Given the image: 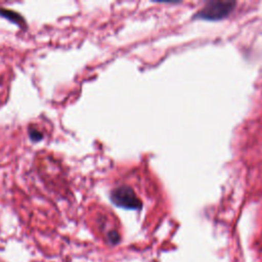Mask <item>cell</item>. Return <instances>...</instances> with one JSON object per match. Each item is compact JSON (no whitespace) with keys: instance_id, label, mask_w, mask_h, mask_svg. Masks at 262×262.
<instances>
[{"instance_id":"1","label":"cell","mask_w":262,"mask_h":262,"mask_svg":"<svg viewBox=\"0 0 262 262\" xmlns=\"http://www.w3.org/2000/svg\"><path fill=\"white\" fill-rule=\"evenodd\" d=\"M111 199L115 205L125 209H139L142 205L133 188L127 185H121L113 189Z\"/></svg>"},{"instance_id":"5","label":"cell","mask_w":262,"mask_h":262,"mask_svg":"<svg viewBox=\"0 0 262 262\" xmlns=\"http://www.w3.org/2000/svg\"><path fill=\"white\" fill-rule=\"evenodd\" d=\"M110 238H111V242H113L114 244L118 243L119 241V234L116 232V231H113L111 234H110Z\"/></svg>"},{"instance_id":"2","label":"cell","mask_w":262,"mask_h":262,"mask_svg":"<svg viewBox=\"0 0 262 262\" xmlns=\"http://www.w3.org/2000/svg\"><path fill=\"white\" fill-rule=\"evenodd\" d=\"M233 5L234 2L229 1H212L200 11L199 16L207 19H218L226 16Z\"/></svg>"},{"instance_id":"4","label":"cell","mask_w":262,"mask_h":262,"mask_svg":"<svg viewBox=\"0 0 262 262\" xmlns=\"http://www.w3.org/2000/svg\"><path fill=\"white\" fill-rule=\"evenodd\" d=\"M30 137L33 141H39L42 139L43 134L38 130H31L30 131Z\"/></svg>"},{"instance_id":"3","label":"cell","mask_w":262,"mask_h":262,"mask_svg":"<svg viewBox=\"0 0 262 262\" xmlns=\"http://www.w3.org/2000/svg\"><path fill=\"white\" fill-rule=\"evenodd\" d=\"M0 15H2L3 17H6V18L9 19L10 21H13L14 24H16V25H18V26L25 25V20H24L23 16L19 15L18 13H16L15 11L10 10V9L0 8Z\"/></svg>"}]
</instances>
